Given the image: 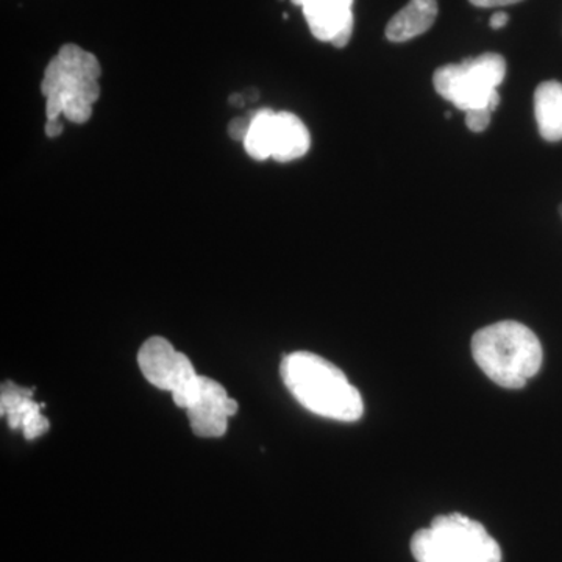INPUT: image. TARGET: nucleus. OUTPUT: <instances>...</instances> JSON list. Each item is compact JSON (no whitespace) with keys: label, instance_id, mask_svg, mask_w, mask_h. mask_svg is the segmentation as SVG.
Segmentation results:
<instances>
[{"label":"nucleus","instance_id":"1","mask_svg":"<svg viewBox=\"0 0 562 562\" xmlns=\"http://www.w3.org/2000/svg\"><path fill=\"white\" fill-rule=\"evenodd\" d=\"M281 379L295 401L327 419L355 422L364 413L360 391L333 362L310 351H294L281 361Z\"/></svg>","mask_w":562,"mask_h":562},{"label":"nucleus","instance_id":"2","mask_svg":"<svg viewBox=\"0 0 562 562\" xmlns=\"http://www.w3.org/2000/svg\"><path fill=\"white\" fill-rule=\"evenodd\" d=\"M101 63L77 44H65L44 70L41 94L46 99V122L72 124L91 120L94 103L101 98Z\"/></svg>","mask_w":562,"mask_h":562},{"label":"nucleus","instance_id":"3","mask_svg":"<svg viewBox=\"0 0 562 562\" xmlns=\"http://www.w3.org/2000/svg\"><path fill=\"white\" fill-rule=\"evenodd\" d=\"M472 355L480 369L508 390H519L542 366L538 336L520 322L503 321L476 331Z\"/></svg>","mask_w":562,"mask_h":562},{"label":"nucleus","instance_id":"4","mask_svg":"<svg viewBox=\"0 0 562 562\" xmlns=\"http://www.w3.org/2000/svg\"><path fill=\"white\" fill-rule=\"evenodd\" d=\"M417 562H502V550L486 528L462 514L436 517L412 539Z\"/></svg>","mask_w":562,"mask_h":562},{"label":"nucleus","instance_id":"5","mask_svg":"<svg viewBox=\"0 0 562 562\" xmlns=\"http://www.w3.org/2000/svg\"><path fill=\"white\" fill-rule=\"evenodd\" d=\"M506 61L502 55L487 54L465 58L460 65H446L432 76L436 92L457 109H487L494 113L501 103L497 87L505 80Z\"/></svg>","mask_w":562,"mask_h":562},{"label":"nucleus","instance_id":"6","mask_svg":"<svg viewBox=\"0 0 562 562\" xmlns=\"http://www.w3.org/2000/svg\"><path fill=\"white\" fill-rule=\"evenodd\" d=\"M179 408L187 409L191 430L199 438H221L228 427V419L238 412V403L228 397L222 384L198 375L184 392Z\"/></svg>","mask_w":562,"mask_h":562},{"label":"nucleus","instance_id":"7","mask_svg":"<svg viewBox=\"0 0 562 562\" xmlns=\"http://www.w3.org/2000/svg\"><path fill=\"white\" fill-rule=\"evenodd\" d=\"M138 364L147 382L158 390L171 392L176 405L198 376L190 358L173 349L172 344L161 336H154L143 344Z\"/></svg>","mask_w":562,"mask_h":562},{"label":"nucleus","instance_id":"8","mask_svg":"<svg viewBox=\"0 0 562 562\" xmlns=\"http://www.w3.org/2000/svg\"><path fill=\"white\" fill-rule=\"evenodd\" d=\"M301 7L314 38L342 49L353 35L355 0H291Z\"/></svg>","mask_w":562,"mask_h":562},{"label":"nucleus","instance_id":"9","mask_svg":"<svg viewBox=\"0 0 562 562\" xmlns=\"http://www.w3.org/2000/svg\"><path fill=\"white\" fill-rule=\"evenodd\" d=\"M44 403L33 401V390L7 382L0 394V412L7 416L11 430H22L25 439L38 438L49 430V420L41 414Z\"/></svg>","mask_w":562,"mask_h":562},{"label":"nucleus","instance_id":"10","mask_svg":"<svg viewBox=\"0 0 562 562\" xmlns=\"http://www.w3.org/2000/svg\"><path fill=\"white\" fill-rule=\"evenodd\" d=\"M312 136L301 117L280 111L276 113L272 124L271 151L272 158L279 162L299 160L308 154Z\"/></svg>","mask_w":562,"mask_h":562},{"label":"nucleus","instance_id":"11","mask_svg":"<svg viewBox=\"0 0 562 562\" xmlns=\"http://www.w3.org/2000/svg\"><path fill=\"white\" fill-rule=\"evenodd\" d=\"M438 16V0H409L386 25L391 43H405L430 31Z\"/></svg>","mask_w":562,"mask_h":562},{"label":"nucleus","instance_id":"12","mask_svg":"<svg viewBox=\"0 0 562 562\" xmlns=\"http://www.w3.org/2000/svg\"><path fill=\"white\" fill-rule=\"evenodd\" d=\"M535 116L539 133L546 140L562 139V83L543 81L535 92Z\"/></svg>","mask_w":562,"mask_h":562},{"label":"nucleus","instance_id":"13","mask_svg":"<svg viewBox=\"0 0 562 562\" xmlns=\"http://www.w3.org/2000/svg\"><path fill=\"white\" fill-rule=\"evenodd\" d=\"M276 117V111L271 109H261L251 113L250 127L244 138V149L254 160L262 161L272 158L271 139L272 124Z\"/></svg>","mask_w":562,"mask_h":562},{"label":"nucleus","instance_id":"14","mask_svg":"<svg viewBox=\"0 0 562 562\" xmlns=\"http://www.w3.org/2000/svg\"><path fill=\"white\" fill-rule=\"evenodd\" d=\"M492 111L487 109L471 110L465 113V125L473 133H482L490 127Z\"/></svg>","mask_w":562,"mask_h":562},{"label":"nucleus","instance_id":"15","mask_svg":"<svg viewBox=\"0 0 562 562\" xmlns=\"http://www.w3.org/2000/svg\"><path fill=\"white\" fill-rule=\"evenodd\" d=\"M250 120H246V117H236L228 125V135L232 136L233 139L244 140L246 138L247 132H249Z\"/></svg>","mask_w":562,"mask_h":562},{"label":"nucleus","instance_id":"16","mask_svg":"<svg viewBox=\"0 0 562 562\" xmlns=\"http://www.w3.org/2000/svg\"><path fill=\"white\" fill-rule=\"evenodd\" d=\"M472 5L480 9H494V7L514 5V3L522 2V0H469Z\"/></svg>","mask_w":562,"mask_h":562},{"label":"nucleus","instance_id":"17","mask_svg":"<svg viewBox=\"0 0 562 562\" xmlns=\"http://www.w3.org/2000/svg\"><path fill=\"white\" fill-rule=\"evenodd\" d=\"M509 22V14L505 13V11H495L491 16L490 25L492 31H501V29L506 27Z\"/></svg>","mask_w":562,"mask_h":562},{"label":"nucleus","instance_id":"18","mask_svg":"<svg viewBox=\"0 0 562 562\" xmlns=\"http://www.w3.org/2000/svg\"><path fill=\"white\" fill-rule=\"evenodd\" d=\"M231 103H235V105L243 106L244 105L243 95H239V94L233 95V98H231Z\"/></svg>","mask_w":562,"mask_h":562}]
</instances>
